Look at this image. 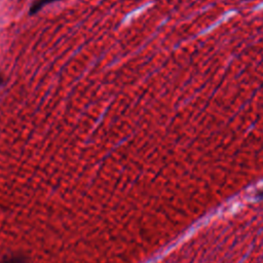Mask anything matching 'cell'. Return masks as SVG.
I'll return each mask as SVG.
<instances>
[{"label":"cell","instance_id":"7a4b0ae2","mask_svg":"<svg viewBox=\"0 0 263 263\" xmlns=\"http://www.w3.org/2000/svg\"><path fill=\"white\" fill-rule=\"evenodd\" d=\"M0 263H28V260L22 255H11L3 258Z\"/></svg>","mask_w":263,"mask_h":263},{"label":"cell","instance_id":"6da1fadb","mask_svg":"<svg viewBox=\"0 0 263 263\" xmlns=\"http://www.w3.org/2000/svg\"><path fill=\"white\" fill-rule=\"evenodd\" d=\"M54 1H58V0H35L30 7V14H34V13L38 12L44 5L54 2Z\"/></svg>","mask_w":263,"mask_h":263},{"label":"cell","instance_id":"3957f363","mask_svg":"<svg viewBox=\"0 0 263 263\" xmlns=\"http://www.w3.org/2000/svg\"><path fill=\"white\" fill-rule=\"evenodd\" d=\"M4 83V76L2 74H0V86Z\"/></svg>","mask_w":263,"mask_h":263}]
</instances>
